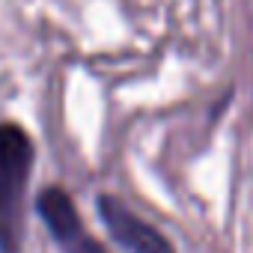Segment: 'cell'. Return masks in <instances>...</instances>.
<instances>
[{"label": "cell", "instance_id": "6da1fadb", "mask_svg": "<svg viewBox=\"0 0 253 253\" xmlns=\"http://www.w3.org/2000/svg\"><path fill=\"white\" fill-rule=\"evenodd\" d=\"M36 146L18 122H0V253H21Z\"/></svg>", "mask_w": 253, "mask_h": 253}, {"label": "cell", "instance_id": "7a4b0ae2", "mask_svg": "<svg viewBox=\"0 0 253 253\" xmlns=\"http://www.w3.org/2000/svg\"><path fill=\"white\" fill-rule=\"evenodd\" d=\"M33 209L63 253H107L104 244L86 229L72 194L63 185H45L36 194Z\"/></svg>", "mask_w": 253, "mask_h": 253}, {"label": "cell", "instance_id": "3957f363", "mask_svg": "<svg viewBox=\"0 0 253 253\" xmlns=\"http://www.w3.org/2000/svg\"><path fill=\"white\" fill-rule=\"evenodd\" d=\"M95 214L107 235L125 250V253H176L173 241L143 220L137 211H131L116 194H98L95 197Z\"/></svg>", "mask_w": 253, "mask_h": 253}]
</instances>
